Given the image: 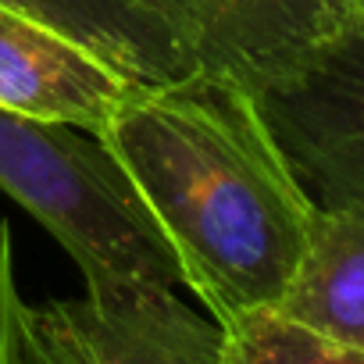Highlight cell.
I'll list each match as a JSON object with an SVG mask.
<instances>
[{"mask_svg":"<svg viewBox=\"0 0 364 364\" xmlns=\"http://www.w3.org/2000/svg\"><path fill=\"white\" fill-rule=\"evenodd\" d=\"M97 139L218 325L279 304L318 204L257 97L204 72L143 86Z\"/></svg>","mask_w":364,"mask_h":364,"instance_id":"obj_1","label":"cell"},{"mask_svg":"<svg viewBox=\"0 0 364 364\" xmlns=\"http://www.w3.org/2000/svg\"><path fill=\"white\" fill-rule=\"evenodd\" d=\"M0 190L65 247L86 286H182L168 243L97 136L0 107Z\"/></svg>","mask_w":364,"mask_h":364,"instance_id":"obj_2","label":"cell"},{"mask_svg":"<svg viewBox=\"0 0 364 364\" xmlns=\"http://www.w3.org/2000/svg\"><path fill=\"white\" fill-rule=\"evenodd\" d=\"M225 325L161 286H86L22 307L26 364H225Z\"/></svg>","mask_w":364,"mask_h":364,"instance_id":"obj_3","label":"cell"},{"mask_svg":"<svg viewBox=\"0 0 364 364\" xmlns=\"http://www.w3.org/2000/svg\"><path fill=\"white\" fill-rule=\"evenodd\" d=\"M257 107L314 204H364V15H350Z\"/></svg>","mask_w":364,"mask_h":364,"instance_id":"obj_4","label":"cell"},{"mask_svg":"<svg viewBox=\"0 0 364 364\" xmlns=\"http://www.w3.org/2000/svg\"><path fill=\"white\" fill-rule=\"evenodd\" d=\"M211 79L250 97L296 75L346 22L332 0H143Z\"/></svg>","mask_w":364,"mask_h":364,"instance_id":"obj_5","label":"cell"},{"mask_svg":"<svg viewBox=\"0 0 364 364\" xmlns=\"http://www.w3.org/2000/svg\"><path fill=\"white\" fill-rule=\"evenodd\" d=\"M143 86L72 36L0 8V107L86 136L107 125Z\"/></svg>","mask_w":364,"mask_h":364,"instance_id":"obj_6","label":"cell"},{"mask_svg":"<svg viewBox=\"0 0 364 364\" xmlns=\"http://www.w3.org/2000/svg\"><path fill=\"white\" fill-rule=\"evenodd\" d=\"M272 311L332 343L364 350V204H318L304 257Z\"/></svg>","mask_w":364,"mask_h":364,"instance_id":"obj_7","label":"cell"},{"mask_svg":"<svg viewBox=\"0 0 364 364\" xmlns=\"http://www.w3.org/2000/svg\"><path fill=\"white\" fill-rule=\"evenodd\" d=\"M0 8L72 36L139 86H168L200 72L182 40L143 0H0Z\"/></svg>","mask_w":364,"mask_h":364,"instance_id":"obj_8","label":"cell"},{"mask_svg":"<svg viewBox=\"0 0 364 364\" xmlns=\"http://www.w3.org/2000/svg\"><path fill=\"white\" fill-rule=\"evenodd\" d=\"M225 364H364V350L307 332L275 311H254L225 325Z\"/></svg>","mask_w":364,"mask_h":364,"instance_id":"obj_9","label":"cell"},{"mask_svg":"<svg viewBox=\"0 0 364 364\" xmlns=\"http://www.w3.org/2000/svg\"><path fill=\"white\" fill-rule=\"evenodd\" d=\"M22 293L15 279L11 225L0 215V364H26L22 357Z\"/></svg>","mask_w":364,"mask_h":364,"instance_id":"obj_10","label":"cell"},{"mask_svg":"<svg viewBox=\"0 0 364 364\" xmlns=\"http://www.w3.org/2000/svg\"><path fill=\"white\" fill-rule=\"evenodd\" d=\"M336 8L350 18V15H364V0H336Z\"/></svg>","mask_w":364,"mask_h":364,"instance_id":"obj_11","label":"cell"},{"mask_svg":"<svg viewBox=\"0 0 364 364\" xmlns=\"http://www.w3.org/2000/svg\"><path fill=\"white\" fill-rule=\"evenodd\" d=\"M332 4H336V0H332Z\"/></svg>","mask_w":364,"mask_h":364,"instance_id":"obj_12","label":"cell"}]
</instances>
